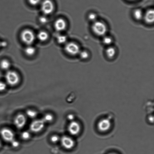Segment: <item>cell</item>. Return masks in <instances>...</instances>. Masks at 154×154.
Returning a JSON list of instances; mask_svg holds the SVG:
<instances>
[{
    "label": "cell",
    "instance_id": "27",
    "mask_svg": "<svg viewBox=\"0 0 154 154\" xmlns=\"http://www.w3.org/2000/svg\"><path fill=\"white\" fill-rule=\"evenodd\" d=\"M28 2L31 5L36 6L41 3V0H28Z\"/></svg>",
    "mask_w": 154,
    "mask_h": 154
},
{
    "label": "cell",
    "instance_id": "4",
    "mask_svg": "<svg viewBox=\"0 0 154 154\" xmlns=\"http://www.w3.org/2000/svg\"><path fill=\"white\" fill-rule=\"evenodd\" d=\"M5 78L7 84L10 86L16 85L19 82V75L14 71H8L6 73Z\"/></svg>",
    "mask_w": 154,
    "mask_h": 154
},
{
    "label": "cell",
    "instance_id": "6",
    "mask_svg": "<svg viewBox=\"0 0 154 154\" xmlns=\"http://www.w3.org/2000/svg\"><path fill=\"white\" fill-rule=\"evenodd\" d=\"M45 122L43 119H38L32 122L30 126L31 131L35 133L40 132L44 128Z\"/></svg>",
    "mask_w": 154,
    "mask_h": 154
},
{
    "label": "cell",
    "instance_id": "15",
    "mask_svg": "<svg viewBox=\"0 0 154 154\" xmlns=\"http://www.w3.org/2000/svg\"><path fill=\"white\" fill-rule=\"evenodd\" d=\"M105 54L108 58L111 59L114 58L116 54L115 48L112 46H109L106 50Z\"/></svg>",
    "mask_w": 154,
    "mask_h": 154
},
{
    "label": "cell",
    "instance_id": "25",
    "mask_svg": "<svg viewBox=\"0 0 154 154\" xmlns=\"http://www.w3.org/2000/svg\"><path fill=\"white\" fill-rule=\"evenodd\" d=\"M30 137H31L30 134L28 131H24V132H22V135H21V137H22L23 139L24 140L29 139Z\"/></svg>",
    "mask_w": 154,
    "mask_h": 154
},
{
    "label": "cell",
    "instance_id": "3",
    "mask_svg": "<svg viewBox=\"0 0 154 154\" xmlns=\"http://www.w3.org/2000/svg\"><path fill=\"white\" fill-rule=\"evenodd\" d=\"M64 50L67 54L73 56L79 54L81 51L79 45L75 42H72L66 44Z\"/></svg>",
    "mask_w": 154,
    "mask_h": 154
},
{
    "label": "cell",
    "instance_id": "32",
    "mask_svg": "<svg viewBox=\"0 0 154 154\" xmlns=\"http://www.w3.org/2000/svg\"><path fill=\"white\" fill-rule=\"evenodd\" d=\"M149 120L150 121V122H153V119H153V117H152V116H150V117H149Z\"/></svg>",
    "mask_w": 154,
    "mask_h": 154
},
{
    "label": "cell",
    "instance_id": "29",
    "mask_svg": "<svg viewBox=\"0 0 154 154\" xmlns=\"http://www.w3.org/2000/svg\"><path fill=\"white\" fill-rule=\"evenodd\" d=\"M11 145L13 147L17 148L20 145V143L19 141L15 140H13L11 142Z\"/></svg>",
    "mask_w": 154,
    "mask_h": 154
},
{
    "label": "cell",
    "instance_id": "35",
    "mask_svg": "<svg viewBox=\"0 0 154 154\" xmlns=\"http://www.w3.org/2000/svg\"><path fill=\"white\" fill-rule=\"evenodd\" d=\"M1 146H2V143H1V141H0V147H1Z\"/></svg>",
    "mask_w": 154,
    "mask_h": 154
},
{
    "label": "cell",
    "instance_id": "34",
    "mask_svg": "<svg viewBox=\"0 0 154 154\" xmlns=\"http://www.w3.org/2000/svg\"><path fill=\"white\" fill-rule=\"evenodd\" d=\"M108 154H117L115 153H109Z\"/></svg>",
    "mask_w": 154,
    "mask_h": 154
},
{
    "label": "cell",
    "instance_id": "12",
    "mask_svg": "<svg viewBox=\"0 0 154 154\" xmlns=\"http://www.w3.org/2000/svg\"><path fill=\"white\" fill-rule=\"evenodd\" d=\"M67 24L65 20L62 18H59L55 21L54 27L56 31L61 32L64 31L67 28Z\"/></svg>",
    "mask_w": 154,
    "mask_h": 154
},
{
    "label": "cell",
    "instance_id": "20",
    "mask_svg": "<svg viewBox=\"0 0 154 154\" xmlns=\"http://www.w3.org/2000/svg\"><path fill=\"white\" fill-rule=\"evenodd\" d=\"M103 43L104 45L110 46L113 43L112 38L109 36H104L103 39Z\"/></svg>",
    "mask_w": 154,
    "mask_h": 154
},
{
    "label": "cell",
    "instance_id": "17",
    "mask_svg": "<svg viewBox=\"0 0 154 154\" xmlns=\"http://www.w3.org/2000/svg\"><path fill=\"white\" fill-rule=\"evenodd\" d=\"M11 64L8 60L4 59L2 60L0 63V67L2 69L4 70H8L10 69Z\"/></svg>",
    "mask_w": 154,
    "mask_h": 154
},
{
    "label": "cell",
    "instance_id": "7",
    "mask_svg": "<svg viewBox=\"0 0 154 154\" xmlns=\"http://www.w3.org/2000/svg\"><path fill=\"white\" fill-rule=\"evenodd\" d=\"M0 135L3 139L8 142L11 143L14 140V134L11 130L4 128L0 131Z\"/></svg>",
    "mask_w": 154,
    "mask_h": 154
},
{
    "label": "cell",
    "instance_id": "1",
    "mask_svg": "<svg viewBox=\"0 0 154 154\" xmlns=\"http://www.w3.org/2000/svg\"><path fill=\"white\" fill-rule=\"evenodd\" d=\"M91 29L95 35L98 37H104L108 31V28L105 23L97 20L93 23Z\"/></svg>",
    "mask_w": 154,
    "mask_h": 154
},
{
    "label": "cell",
    "instance_id": "31",
    "mask_svg": "<svg viewBox=\"0 0 154 154\" xmlns=\"http://www.w3.org/2000/svg\"><path fill=\"white\" fill-rule=\"evenodd\" d=\"M67 118L71 122H72L74 120L75 116L73 114H70L67 116Z\"/></svg>",
    "mask_w": 154,
    "mask_h": 154
},
{
    "label": "cell",
    "instance_id": "9",
    "mask_svg": "<svg viewBox=\"0 0 154 154\" xmlns=\"http://www.w3.org/2000/svg\"><path fill=\"white\" fill-rule=\"evenodd\" d=\"M14 123L15 126L18 129H21L25 126L26 123L25 116L22 114H19L15 117Z\"/></svg>",
    "mask_w": 154,
    "mask_h": 154
},
{
    "label": "cell",
    "instance_id": "22",
    "mask_svg": "<svg viewBox=\"0 0 154 154\" xmlns=\"http://www.w3.org/2000/svg\"><path fill=\"white\" fill-rule=\"evenodd\" d=\"M43 120L45 123H50L54 120V116L52 114H48L45 115Z\"/></svg>",
    "mask_w": 154,
    "mask_h": 154
},
{
    "label": "cell",
    "instance_id": "24",
    "mask_svg": "<svg viewBox=\"0 0 154 154\" xmlns=\"http://www.w3.org/2000/svg\"><path fill=\"white\" fill-rule=\"evenodd\" d=\"M88 19L91 22H94L95 21L97 20V16L96 13H91L88 15Z\"/></svg>",
    "mask_w": 154,
    "mask_h": 154
},
{
    "label": "cell",
    "instance_id": "2",
    "mask_svg": "<svg viewBox=\"0 0 154 154\" xmlns=\"http://www.w3.org/2000/svg\"><path fill=\"white\" fill-rule=\"evenodd\" d=\"M20 38L23 43L28 46H30L34 42L36 36L32 30L26 29L21 32Z\"/></svg>",
    "mask_w": 154,
    "mask_h": 154
},
{
    "label": "cell",
    "instance_id": "13",
    "mask_svg": "<svg viewBox=\"0 0 154 154\" xmlns=\"http://www.w3.org/2000/svg\"><path fill=\"white\" fill-rule=\"evenodd\" d=\"M143 20L146 23L151 25L154 22V11L153 9H150L144 13Z\"/></svg>",
    "mask_w": 154,
    "mask_h": 154
},
{
    "label": "cell",
    "instance_id": "36",
    "mask_svg": "<svg viewBox=\"0 0 154 154\" xmlns=\"http://www.w3.org/2000/svg\"><path fill=\"white\" fill-rule=\"evenodd\" d=\"M0 46H1V43H0Z\"/></svg>",
    "mask_w": 154,
    "mask_h": 154
},
{
    "label": "cell",
    "instance_id": "33",
    "mask_svg": "<svg viewBox=\"0 0 154 154\" xmlns=\"http://www.w3.org/2000/svg\"><path fill=\"white\" fill-rule=\"evenodd\" d=\"M128 1H137V0H128Z\"/></svg>",
    "mask_w": 154,
    "mask_h": 154
},
{
    "label": "cell",
    "instance_id": "21",
    "mask_svg": "<svg viewBox=\"0 0 154 154\" xmlns=\"http://www.w3.org/2000/svg\"><path fill=\"white\" fill-rule=\"evenodd\" d=\"M26 114L31 119H34L37 117L38 113L37 111L34 110L29 109L26 112Z\"/></svg>",
    "mask_w": 154,
    "mask_h": 154
},
{
    "label": "cell",
    "instance_id": "14",
    "mask_svg": "<svg viewBox=\"0 0 154 154\" xmlns=\"http://www.w3.org/2000/svg\"><path fill=\"white\" fill-rule=\"evenodd\" d=\"M144 14L143 11L140 8L135 9L133 13L134 19L137 21H140L143 19Z\"/></svg>",
    "mask_w": 154,
    "mask_h": 154
},
{
    "label": "cell",
    "instance_id": "23",
    "mask_svg": "<svg viewBox=\"0 0 154 154\" xmlns=\"http://www.w3.org/2000/svg\"><path fill=\"white\" fill-rule=\"evenodd\" d=\"M80 57L83 60L87 59L90 56V55L88 52L86 50L81 51L79 53Z\"/></svg>",
    "mask_w": 154,
    "mask_h": 154
},
{
    "label": "cell",
    "instance_id": "28",
    "mask_svg": "<svg viewBox=\"0 0 154 154\" xmlns=\"http://www.w3.org/2000/svg\"><path fill=\"white\" fill-rule=\"evenodd\" d=\"M60 140L59 137L56 135H53L51 138V141L53 143H57Z\"/></svg>",
    "mask_w": 154,
    "mask_h": 154
},
{
    "label": "cell",
    "instance_id": "26",
    "mask_svg": "<svg viewBox=\"0 0 154 154\" xmlns=\"http://www.w3.org/2000/svg\"><path fill=\"white\" fill-rule=\"evenodd\" d=\"M7 85L6 83L0 81V92L4 91L7 88Z\"/></svg>",
    "mask_w": 154,
    "mask_h": 154
},
{
    "label": "cell",
    "instance_id": "8",
    "mask_svg": "<svg viewBox=\"0 0 154 154\" xmlns=\"http://www.w3.org/2000/svg\"><path fill=\"white\" fill-rule=\"evenodd\" d=\"M62 146L67 150H70L74 147L75 143L73 139L67 136H64L61 139Z\"/></svg>",
    "mask_w": 154,
    "mask_h": 154
},
{
    "label": "cell",
    "instance_id": "18",
    "mask_svg": "<svg viewBox=\"0 0 154 154\" xmlns=\"http://www.w3.org/2000/svg\"><path fill=\"white\" fill-rule=\"evenodd\" d=\"M36 52L35 48L31 45L28 46L25 48V53L26 55L28 56H32L34 55Z\"/></svg>",
    "mask_w": 154,
    "mask_h": 154
},
{
    "label": "cell",
    "instance_id": "5",
    "mask_svg": "<svg viewBox=\"0 0 154 154\" xmlns=\"http://www.w3.org/2000/svg\"><path fill=\"white\" fill-rule=\"evenodd\" d=\"M41 3V9L45 15L51 14L54 11L55 7L51 0H43Z\"/></svg>",
    "mask_w": 154,
    "mask_h": 154
},
{
    "label": "cell",
    "instance_id": "19",
    "mask_svg": "<svg viewBox=\"0 0 154 154\" xmlns=\"http://www.w3.org/2000/svg\"><path fill=\"white\" fill-rule=\"evenodd\" d=\"M57 39L58 43L63 44L67 42V37L63 35L60 34L57 36Z\"/></svg>",
    "mask_w": 154,
    "mask_h": 154
},
{
    "label": "cell",
    "instance_id": "16",
    "mask_svg": "<svg viewBox=\"0 0 154 154\" xmlns=\"http://www.w3.org/2000/svg\"><path fill=\"white\" fill-rule=\"evenodd\" d=\"M37 38L39 41L42 42H45L48 40L49 37L48 33L45 31H40L38 33Z\"/></svg>",
    "mask_w": 154,
    "mask_h": 154
},
{
    "label": "cell",
    "instance_id": "11",
    "mask_svg": "<svg viewBox=\"0 0 154 154\" xmlns=\"http://www.w3.org/2000/svg\"><path fill=\"white\" fill-rule=\"evenodd\" d=\"M68 129L69 132L71 135H76L79 133L81 130V126L78 122L74 120L69 124Z\"/></svg>",
    "mask_w": 154,
    "mask_h": 154
},
{
    "label": "cell",
    "instance_id": "30",
    "mask_svg": "<svg viewBox=\"0 0 154 154\" xmlns=\"http://www.w3.org/2000/svg\"><path fill=\"white\" fill-rule=\"evenodd\" d=\"M40 21L42 24L46 23L48 22V19L44 16H42L40 18Z\"/></svg>",
    "mask_w": 154,
    "mask_h": 154
},
{
    "label": "cell",
    "instance_id": "10",
    "mask_svg": "<svg viewBox=\"0 0 154 154\" xmlns=\"http://www.w3.org/2000/svg\"><path fill=\"white\" fill-rule=\"evenodd\" d=\"M111 122L108 119H103L98 123V128L101 132H105L109 130L111 126Z\"/></svg>",
    "mask_w": 154,
    "mask_h": 154
}]
</instances>
